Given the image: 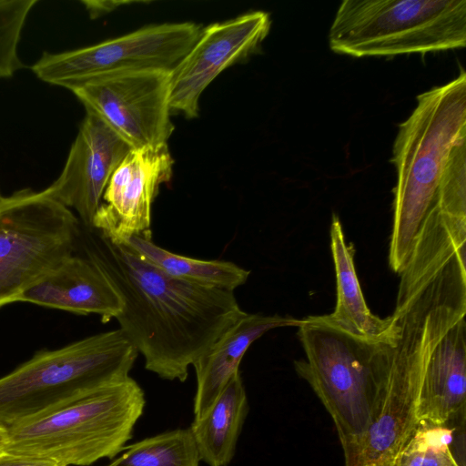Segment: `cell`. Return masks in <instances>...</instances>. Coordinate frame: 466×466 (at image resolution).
Segmentation results:
<instances>
[{
	"instance_id": "obj_8",
	"label": "cell",
	"mask_w": 466,
	"mask_h": 466,
	"mask_svg": "<svg viewBox=\"0 0 466 466\" xmlns=\"http://www.w3.org/2000/svg\"><path fill=\"white\" fill-rule=\"evenodd\" d=\"M81 223L46 191L17 190L0 199V309L72 255Z\"/></svg>"
},
{
	"instance_id": "obj_10",
	"label": "cell",
	"mask_w": 466,
	"mask_h": 466,
	"mask_svg": "<svg viewBox=\"0 0 466 466\" xmlns=\"http://www.w3.org/2000/svg\"><path fill=\"white\" fill-rule=\"evenodd\" d=\"M170 72L123 71L90 79L71 92L133 149L167 143L175 127L169 105Z\"/></svg>"
},
{
	"instance_id": "obj_23",
	"label": "cell",
	"mask_w": 466,
	"mask_h": 466,
	"mask_svg": "<svg viewBox=\"0 0 466 466\" xmlns=\"http://www.w3.org/2000/svg\"><path fill=\"white\" fill-rule=\"evenodd\" d=\"M85 5L90 18L95 19L107 13L112 12L121 5L129 4L132 2L125 1H81Z\"/></svg>"
},
{
	"instance_id": "obj_22",
	"label": "cell",
	"mask_w": 466,
	"mask_h": 466,
	"mask_svg": "<svg viewBox=\"0 0 466 466\" xmlns=\"http://www.w3.org/2000/svg\"><path fill=\"white\" fill-rule=\"evenodd\" d=\"M0 466H62L52 461L10 451L0 452Z\"/></svg>"
},
{
	"instance_id": "obj_15",
	"label": "cell",
	"mask_w": 466,
	"mask_h": 466,
	"mask_svg": "<svg viewBox=\"0 0 466 466\" xmlns=\"http://www.w3.org/2000/svg\"><path fill=\"white\" fill-rule=\"evenodd\" d=\"M300 322L301 319L289 316L244 311L193 364L197 377L194 419L200 418L208 410L230 378L238 371L242 358L255 340L270 329L299 327Z\"/></svg>"
},
{
	"instance_id": "obj_24",
	"label": "cell",
	"mask_w": 466,
	"mask_h": 466,
	"mask_svg": "<svg viewBox=\"0 0 466 466\" xmlns=\"http://www.w3.org/2000/svg\"><path fill=\"white\" fill-rule=\"evenodd\" d=\"M6 443V430L0 427V452L5 450Z\"/></svg>"
},
{
	"instance_id": "obj_18",
	"label": "cell",
	"mask_w": 466,
	"mask_h": 466,
	"mask_svg": "<svg viewBox=\"0 0 466 466\" xmlns=\"http://www.w3.org/2000/svg\"><path fill=\"white\" fill-rule=\"evenodd\" d=\"M126 243L158 269L191 283L234 291L250 274L249 270L231 261L204 260L172 253L157 246L150 238L133 237Z\"/></svg>"
},
{
	"instance_id": "obj_7",
	"label": "cell",
	"mask_w": 466,
	"mask_h": 466,
	"mask_svg": "<svg viewBox=\"0 0 466 466\" xmlns=\"http://www.w3.org/2000/svg\"><path fill=\"white\" fill-rule=\"evenodd\" d=\"M391 318L395 327L391 354L377 382L367 431L345 466H396L419 425L425 319L421 309L409 303L395 308Z\"/></svg>"
},
{
	"instance_id": "obj_19",
	"label": "cell",
	"mask_w": 466,
	"mask_h": 466,
	"mask_svg": "<svg viewBox=\"0 0 466 466\" xmlns=\"http://www.w3.org/2000/svg\"><path fill=\"white\" fill-rule=\"evenodd\" d=\"M107 466H199L190 428L177 429L126 446Z\"/></svg>"
},
{
	"instance_id": "obj_9",
	"label": "cell",
	"mask_w": 466,
	"mask_h": 466,
	"mask_svg": "<svg viewBox=\"0 0 466 466\" xmlns=\"http://www.w3.org/2000/svg\"><path fill=\"white\" fill-rule=\"evenodd\" d=\"M193 22L147 25L98 44L60 53L44 52L31 66L35 76L68 90L108 74L141 70L172 71L198 38Z\"/></svg>"
},
{
	"instance_id": "obj_13",
	"label": "cell",
	"mask_w": 466,
	"mask_h": 466,
	"mask_svg": "<svg viewBox=\"0 0 466 466\" xmlns=\"http://www.w3.org/2000/svg\"><path fill=\"white\" fill-rule=\"evenodd\" d=\"M132 149L101 118L86 110L59 177L45 191L75 210L82 227L93 228L109 179Z\"/></svg>"
},
{
	"instance_id": "obj_1",
	"label": "cell",
	"mask_w": 466,
	"mask_h": 466,
	"mask_svg": "<svg viewBox=\"0 0 466 466\" xmlns=\"http://www.w3.org/2000/svg\"><path fill=\"white\" fill-rule=\"evenodd\" d=\"M76 248L118 292L119 329L142 354L145 368L161 379L185 381L189 367L244 312L234 291L174 278L95 228L81 226Z\"/></svg>"
},
{
	"instance_id": "obj_2",
	"label": "cell",
	"mask_w": 466,
	"mask_h": 466,
	"mask_svg": "<svg viewBox=\"0 0 466 466\" xmlns=\"http://www.w3.org/2000/svg\"><path fill=\"white\" fill-rule=\"evenodd\" d=\"M466 137V73L417 96V106L399 127L392 158L393 224L389 264L400 273L433 202L451 150Z\"/></svg>"
},
{
	"instance_id": "obj_12",
	"label": "cell",
	"mask_w": 466,
	"mask_h": 466,
	"mask_svg": "<svg viewBox=\"0 0 466 466\" xmlns=\"http://www.w3.org/2000/svg\"><path fill=\"white\" fill-rule=\"evenodd\" d=\"M174 160L167 143L132 149L111 176L93 228L114 243L133 237L151 239V209Z\"/></svg>"
},
{
	"instance_id": "obj_14",
	"label": "cell",
	"mask_w": 466,
	"mask_h": 466,
	"mask_svg": "<svg viewBox=\"0 0 466 466\" xmlns=\"http://www.w3.org/2000/svg\"><path fill=\"white\" fill-rule=\"evenodd\" d=\"M19 302L81 315L97 314L103 322L116 319L123 309L122 299L108 278L76 249L25 291Z\"/></svg>"
},
{
	"instance_id": "obj_21",
	"label": "cell",
	"mask_w": 466,
	"mask_h": 466,
	"mask_svg": "<svg viewBox=\"0 0 466 466\" xmlns=\"http://www.w3.org/2000/svg\"><path fill=\"white\" fill-rule=\"evenodd\" d=\"M37 0H0V79L25 67L18 45L25 21Z\"/></svg>"
},
{
	"instance_id": "obj_17",
	"label": "cell",
	"mask_w": 466,
	"mask_h": 466,
	"mask_svg": "<svg viewBox=\"0 0 466 466\" xmlns=\"http://www.w3.org/2000/svg\"><path fill=\"white\" fill-rule=\"evenodd\" d=\"M248 410L239 370L229 380L208 410L190 425L200 461L209 466H228Z\"/></svg>"
},
{
	"instance_id": "obj_6",
	"label": "cell",
	"mask_w": 466,
	"mask_h": 466,
	"mask_svg": "<svg viewBox=\"0 0 466 466\" xmlns=\"http://www.w3.org/2000/svg\"><path fill=\"white\" fill-rule=\"evenodd\" d=\"M332 51L355 57L464 47L465 0H345L329 32Z\"/></svg>"
},
{
	"instance_id": "obj_4",
	"label": "cell",
	"mask_w": 466,
	"mask_h": 466,
	"mask_svg": "<svg viewBox=\"0 0 466 466\" xmlns=\"http://www.w3.org/2000/svg\"><path fill=\"white\" fill-rule=\"evenodd\" d=\"M137 356L120 329L37 352L0 378V427L7 430L127 380Z\"/></svg>"
},
{
	"instance_id": "obj_3",
	"label": "cell",
	"mask_w": 466,
	"mask_h": 466,
	"mask_svg": "<svg viewBox=\"0 0 466 466\" xmlns=\"http://www.w3.org/2000/svg\"><path fill=\"white\" fill-rule=\"evenodd\" d=\"M298 328L306 360H295V370L330 414L347 463L369 426L377 382L394 344L395 327L390 337L363 338L320 315L301 319Z\"/></svg>"
},
{
	"instance_id": "obj_20",
	"label": "cell",
	"mask_w": 466,
	"mask_h": 466,
	"mask_svg": "<svg viewBox=\"0 0 466 466\" xmlns=\"http://www.w3.org/2000/svg\"><path fill=\"white\" fill-rule=\"evenodd\" d=\"M461 426L419 423L396 466H461L451 447Z\"/></svg>"
},
{
	"instance_id": "obj_25",
	"label": "cell",
	"mask_w": 466,
	"mask_h": 466,
	"mask_svg": "<svg viewBox=\"0 0 466 466\" xmlns=\"http://www.w3.org/2000/svg\"><path fill=\"white\" fill-rule=\"evenodd\" d=\"M2 197H3V196L1 195V191H0V199L2 198Z\"/></svg>"
},
{
	"instance_id": "obj_16",
	"label": "cell",
	"mask_w": 466,
	"mask_h": 466,
	"mask_svg": "<svg viewBox=\"0 0 466 466\" xmlns=\"http://www.w3.org/2000/svg\"><path fill=\"white\" fill-rule=\"evenodd\" d=\"M330 249L337 282L334 311L322 315L330 324L355 336L382 339L394 332L391 316L380 319L367 306L354 265L355 248L347 243L339 218L332 216Z\"/></svg>"
},
{
	"instance_id": "obj_5",
	"label": "cell",
	"mask_w": 466,
	"mask_h": 466,
	"mask_svg": "<svg viewBox=\"0 0 466 466\" xmlns=\"http://www.w3.org/2000/svg\"><path fill=\"white\" fill-rule=\"evenodd\" d=\"M146 404L131 377L6 430L4 451L88 466L119 454L132 437Z\"/></svg>"
},
{
	"instance_id": "obj_11",
	"label": "cell",
	"mask_w": 466,
	"mask_h": 466,
	"mask_svg": "<svg viewBox=\"0 0 466 466\" xmlns=\"http://www.w3.org/2000/svg\"><path fill=\"white\" fill-rule=\"evenodd\" d=\"M270 16L252 11L203 28L189 51L170 72L171 113L199 114L203 91L227 67L257 52L269 33Z\"/></svg>"
}]
</instances>
